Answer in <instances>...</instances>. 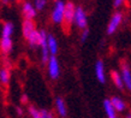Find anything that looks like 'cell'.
<instances>
[{"label":"cell","instance_id":"cell-23","mask_svg":"<svg viewBox=\"0 0 131 118\" xmlns=\"http://www.w3.org/2000/svg\"><path fill=\"white\" fill-rule=\"evenodd\" d=\"M20 99H22V102H27V101H28V96H27L25 94L22 95V98H20Z\"/></svg>","mask_w":131,"mask_h":118},{"label":"cell","instance_id":"cell-8","mask_svg":"<svg viewBox=\"0 0 131 118\" xmlns=\"http://www.w3.org/2000/svg\"><path fill=\"white\" fill-rule=\"evenodd\" d=\"M120 77H122V81H123L124 87H126L127 89L130 91L131 89V71H130V66L127 64L124 63L122 65V70H120Z\"/></svg>","mask_w":131,"mask_h":118},{"label":"cell","instance_id":"cell-14","mask_svg":"<svg viewBox=\"0 0 131 118\" xmlns=\"http://www.w3.org/2000/svg\"><path fill=\"white\" fill-rule=\"evenodd\" d=\"M56 109L58 111V113H59L60 117H66V114H68V107H66V104L64 101L61 98H57L56 100Z\"/></svg>","mask_w":131,"mask_h":118},{"label":"cell","instance_id":"cell-19","mask_svg":"<svg viewBox=\"0 0 131 118\" xmlns=\"http://www.w3.org/2000/svg\"><path fill=\"white\" fill-rule=\"evenodd\" d=\"M111 78L112 81H113V83L115 84V87L117 88H124V84H123V81H122V77H120V74H119V71H115L113 70L111 72Z\"/></svg>","mask_w":131,"mask_h":118},{"label":"cell","instance_id":"cell-20","mask_svg":"<svg viewBox=\"0 0 131 118\" xmlns=\"http://www.w3.org/2000/svg\"><path fill=\"white\" fill-rule=\"evenodd\" d=\"M46 4H47V1L46 0H36V1H34V7H35L36 11H41L42 8H45V6H46Z\"/></svg>","mask_w":131,"mask_h":118},{"label":"cell","instance_id":"cell-9","mask_svg":"<svg viewBox=\"0 0 131 118\" xmlns=\"http://www.w3.org/2000/svg\"><path fill=\"white\" fill-rule=\"evenodd\" d=\"M95 75L97 81L101 83L106 82V70H105V65H103L102 60H97L95 64Z\"/></svg>","mask_w":131,"mask_h":118},{"label":"cell","instance_id":"cell-22","mask_svg":"<svg viewBox=\"0 0 131 118\" xmlns=\"http://www.w3.org/2000/svg\"><path fill=\"white\" fill-rule=\"evenodd\" d=\"M113 4H114V7H120V6H123V4H124V1L123 0H115L114 3H113Z\"/></svg>","mask_w":131,"mask_h":118},{"label":"cell","instance_id":"cell-13","mask_svg":"<svg viewBox=\"0 0 131 118\" xmlns=\"http://www.w3.org/2000/svg\"><path fill=\"white\" fill-rule=\"evenodd\" d=\"M12 37H1L0 39V50L4 54H8L12 51Z\"/></svg>","mask_w":131,"mask_h":118},{"label":"cell","instance_id":"cell-15","mask_svg":"<svg viewBox=\"0 0 131 118\" xmlns=\"http://www.w3.org/2000/svg\"><path fill=\"white\" fill-rule=\"evenodd\" d=\"M103 110H105V113H106L107 118H118L117 112H115V110L113 109V106L110 102V99H106L103 101Z\"/></svg>","mask_w":131,"mask_h":118},{"label":"cell","instance_id":"cell-18","mask_svg":"<svg viewBox=\"0 0 131 118\" xmlns=\"http://www.w3.org/2000/svg\"><path fill=\"white\" fill-rule=\"evenodd\" d=\"M10 78H11L10 70H8L7 67H1L0 69V82L3 83V84H8Z\"/></svg>","mask_w":131,"mask_h":118},{"label":"cell","instance_id":"cell-21","mask_svg":"<svg viewBox=\"0 0 131 118\" xmlns=\"http://www.w3.org/2000/svg\"><path fill=\"white\" fill-rule=\"evenodd\" d=\"M88 37H89V30H88V29L82 30V33H81V41H82V42H85L88 40Z\"/></svg>","mask_w":131,"mask_h":118},{"label":"cell","instance_id":"cell-6","mask_svg":"<svg viewBox=\"0 0 131 118\" xmlns=\"http://www.w3.org/2000/svg\"><path fill=\"white\" fill-rule=\"evenodd\" d=\"M75 4L73 3H65V10H64V24L71 25L73 22V15H75Z\"/></svg>","mask_w":131,"mask_h":118},{"label":"cell","instance_id":"cell-4","mask_svg":"<svg viewBox=\"0 0 131 118\" xmlns=\"http://www.w3.org/2000/svg\"><path fill=\"white\" fill-rule=\"evenodd\" d=\"M124 19V15L122 11H117L113 13V16L110 19V23L107 25V34H114L117 32V29L120 27V24L123 23Z\"/></svg>","mask_w":131,"mask_h":118},{"label":"cell","instance_id":"cell-2","mask_svg":"<svg viewBox=\"0 0 131 118\" xmlns=\"http://www.w3.org/2000/svg\"><path fill=\"white\" fill-rule=\"evenodd\" d=\"M27 40L30 43V46H32V47H41L47 40V34H46L45 30H37L36 29L35 32H32L27 37Z\"/></svg>","mask_w":131,"mask_h":118},{"label":"cell","instance_id":"cell-11","mask_svg":"<svg viewBox=\"0 0 131 118\" xmlns=\"http://www.w3.org/2000/svg\"><path fill=\"white\" fill-rule=\"evenodd\" d=\"M110 102L113 106V109L115 110V112H123V111L126 110V102L119 96H113L110 100Z\"/></svg>","mask_w":131,"mask_h":118},{"label":"cell","instance_id":"cell-1","mask_svg":"<svg viewBox=\"0 0 131 118\" xmlns=\"http://www.w3.org/2000/svg\"><path fill=\"white\" fill-rule=\"evenodd\" d=\"M76 27L84 30L88 27V17H87V12L82 6H76L75 8V15H73V22Z\"/></svg>","mask_w":131,"mask_h":118},{"label":"cell","instance_id":"cell-7","mask_svg":"<svg viewBox=\"0 0 131 118\" xmlns=\"http://www.w3.org/2000/svg\"><path fill=\"white\" fill-rule=\"evenodd\" d=\"M22 13L24 16V19H28V21H32L36 17V13L37 11L35 10L32 3H29V1H25L22 6Z\"/></svg>","mask_w":131,"mask_h":118},{"label":"cell","instance_id":"cell-12","mask_svg":"<svg viewBox=\"0 0 131 118\" xmlns=\"http://www.w3.org/2000/svg\"><path fill=\"white\" fill-rule=\"evenodd\" d=\"M35 30H36V27H35L34 21H28V19L23 21V24H22V33H23V35L25 39H27L32 32H35Z\"/></svg>","mask_w":131,"mask_h":118},{"label":"cell","instance_id":"cell-3","mask_svg":"<svg viewBox=\"0 0 131 118\" xmlns=\"http://www.w3.org/2000/svg\"><path fill=\"white\" fill-rule=\"evenodd\" d=\"M64 10H65V3L64 1H56L54 7L52 10L51 19L56 24H63L64 22Z\"/></svg>","mask_w":131,"mask_h":118},{"label":"cell","instance_id":"cell-17","mask_svg":"<svg viewBox=\"0 0 131 118\" xmlns=\"http://www.w3.org/2000/svg\"><path fill=\"white\" fill-rule=\"evenodd\" d=\"M29 113L31 118H47L48 112L46 110H39L35 106H29Z\"/></svg>","mask_w":131,"mask_h":118},{"label":"cell","instance_id":"cell-24","mask_svg":"<svg viewBox=\"0 0 131 118\" xmlns=\"http://www.w3.org/2000/svg\"><path fill=\"white\" fill-rule=\"evenodd\" d=\"M47 118H54V117H53V114H52V113H49V112H48V114H47Z\"/></svg>","mask_w":131,"mask_h":118},{"label":"cell","instance_id":"cell-16","mask_svg":"<svg viewBox=\"0 0 131 118\" xmlns=\"http://www.w3.org/2000/svg\"><path fill=\"white\" fill-rule=\"evenodd\" d=\"M15 32V27L11 22H6L3 24L1 28V37H12V34Z\"/></svg>","mask_w":131,"mask_h":118},{"label":"cell","instance_id":"cell-10","mask_svg":"<svg viewBox=\"0 0 131 118\" xmlns=\"http://www.w3.org/2000/svg\"><path fill=\"white\" fill-rule=\"evenodd\" d=\"M46 45H47V50L49 52V55H53L56 57L57 52H58V41L53 35H47V41H46Z\"/></svg>","mask_w":131,"mask_h":118},{"label":"cell","instance_id":"cell-5","mask_svg":"<svg viewBox=\"0 0 131 118\" xmlns=\"http://www.w3.org/2000/svg\"><path fill=\"white\" fill-rule=\"evenodd\" d=\"M47 67H48V75L52 80H57L60 75V66L56 57L51 55L47 60Z\"/></svg>","mask_w":131,"mask_h":118}]
</instances>
